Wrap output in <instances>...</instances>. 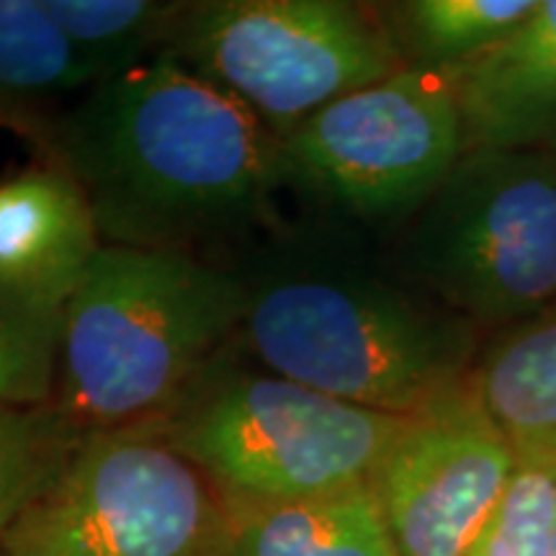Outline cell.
<instances>
[{
    "mask_svg": "<svg viewBox=\"0 0 556 556\" xmlns=\"http://www.w3.org/2000/svg\"><path fill=\"white\" fill-rule=\"evenodd\" d=\"M37 142L86 193L103 245L201 255L261 227L287 186L281 139L170 54L86 90Z\"/></svg>",
    "mask_w": 556,
    "mask_h": 556,
    "instance_id": "obj_1",
    "label": "cell"
},
{
    "mask_svg": "<svg viewBox=\"0 0 556 556\" xmlns=\"http://www.w3.org/2000/svg\"><path fill=\"white\" fill-rule=\"evenodd\" d=\"M238 345L351 405L415 415L471 377L484 336L336 235L274 238L238 268Z\"/></svg>",
    "mask_w": 556,
    "mask_h": 556,
    "instance_id": "obj_2",
    "label": "cell"
},
{
    "mask_svg": "<svg viewBox=\"0 0 556 556\" xmlns=\"http://www.w3.org/2000/svg\"><path fill=\"white\" fill-rule=\"evenodd\" d=\"M238 270L180 250L101 245L62 315L54 409L75 435L155 426L238 343Z\"/></svg>",
    "mask_w": 556,
    "mask_h": 556,
    "instance_id": "obj_3",
    "label": "cell"
},
{
    "mask_svg": "<svg viewBox=\"0 0 556 556\" xmlns=\"http://www.w3.org/2000/svg\"><path fill=\"white\" fill-rule=\"evenodd\" d=\"M405 420L268 371L235 343L150 428L235 516L371 486Z\"/></svg>",
    "mask_w": 556,
    "mask_h": 556,
    "instance_id": "obj_4",
    "label": "cell"
},
{
    "mask_svg": "<svg viewBox=\"0 0 556 556\" xmlns=\"http://www.w3.org/2000/svg\"><path fill=\"white\" fill-rule=\"evenodd\" d=\"M389 266L492 336L556 304V155L469 148L397 229Z\"/></svg>",
    "mask_w": 556,
    "mask_h": 556,
    "instance_id": "obj_5",
    "label": "cell"
},
{
    "mask_svg": "<svg viewBox=\"0 0 556 556\" xmlns=\"http://www.w3.org/2000/svg\"><path fill=\"white\" fill-rule=\"evenodd\" d=\"M165 54L235 96L274 135L405 70L377 5L348 0L186 3Z\"/></svg>",
    "mask_w": 556,
    "mask_h": 556,
    "instance_id": "obj_6",
    "label": "cell"
},
{
    "mask_svg": "<svg viewBox=\"0 0 556 556\" xmlns=\"http://www.w3.org/2000/svg\"><path fill=\"white\" fill-rule=\"evenodd\" d=\"M227 505L155 428L80 438L0 556H219Z\"/></svg>",
    "mask_w": 556,
    "mask_h": 556,
    "instance_id": "obj_7",
    "label": "cell"
},
{
    "mask_svg": "<svg viewBox=\"0 0 556 556\" xmlns=\"http://www.w3.org/2000/svg\"><path fill=\"white\" fill-rule=\"evenodd\" d=\"M469 150L451 75L405 67L345 93L281 142L287 186L348 222L400 229Z\"/></svg>",
    "mask_w": 556,
    "mask_h": 556,
    "instance_id": "obj_8",
    "label": "cell"
},
{
    "mask_svg": "<svg viewBox=\"0 0 556 556\" xmlns=\"http://www.w3.org/2000/svg\"><path fill=\"white\" fill-rule=\"evenodd\" d=\"M516 467V448L477 397L471 377L407 415L371 479L397 554H467Z\"/></svg>",
    "mask_w": 556,
    "mask_h": 556,
    "instance_id": "obj_9",
    "label": "cell"
},
{
    "mask_svg": "<svg viewBox=\"0 0 556 556\" xmlns=\"http://www.w3.org/2000/svg\"><path fill=\"white\" fill-rule=\"evenodd\" d=\"M101 245L86 193L58 163L0 184V287L65 307Z\"/></svg>",
    "mask_w": 556,
    "mask_h": 556,
    "instance_id": "obj_10",
    "label": "cell"
},
{
    "mask_svg": "<svg viewBox=\"0 0 556 556\" xmlns=\"http://www.w3.org/2000/svg\"><path fill=\"white\" fill-rule=\"evenodd\" d=\"M451 80L469 148L556 155V0H539L497 50Z\"/></svg>",
    "mask_w": 556,
    "mask_h": 556,
    "instance_id": "obj_11",
    "label": "cell"
},
{
    "mask_svg": "<svg viewBox=\"0 0 556 556\" xmlns=\"http://www.w3.org/2000/svg\"><path fill=\"white\" fill-rule=\"evenodd\" d=\"M471 387L518 458L556 462V304L486 336Z\"/></svg>",
    "mask_w": 556,
    "mask_h": 556,
    "instance_id": "obj_12",
    "label": "cell"
},
{
    "mask_svg": "<svg viewBox=\"0 0 556 556\" xmlns=\"http://www.w3.org/2000/svg\"><path fill=\"white\" fill-rule=\"evenodd\" d=\"M219 556H400L371 486L235 513Z\"/></svg>",
    "mask_w": 556,
    "mask_h": 556,
    "instance_id": "obj_13",
    "label": "cell"
},
{
    "mask_svg": "<svg viewBox=\"0 0 556 556\" xmlns=\"http://www.w3.org/2000/svg\"><path fill=\"white\" fill-rule=\"evenodd\" d=\"M90 88L45 0H0V124L37 139L62 99Z\"/></svg>",
    "mask_w": 556,
    "mask_h": 556,
    "instance_id": "obj_14",
    "label": "cell"
},
{
    "mask_svg": "<svg viewBox=\"0 0 556 556\" xmlns=\"http://www.w3.org/2000/svg\"><path fill=\"white\" fill-rule=\"evenodd\" d=\"M539 0H405L377 11L402 65L456 75L497 50Z\"/></svg>",
    "mask_w": 556,
    "mask_h": 556,
    "instance_id": "obj_15",
    "label": "cell"
},
{
    "mask_svg": "<svg viewBox=\"0 0 556 556\" xmlns=\"http://www.w3.org/2000/svg\"><path fill=\"white\" fill-rule=\"evenodd\" d=\"M93 86L165 54L186 3L173 0H45Z\"/></svg>",
    "mask_w": 556,
    "mask_h": 556,
    "instance_id": "obj_16",
    "label": "cell"
},
{
    "mask_svg": "<svg viewBox=\"0 0 556 556\" xmlns=\"http://www.w3.org/2000/svg\"><path fill=\"white\" fill-rule=\"evenodd\" d=\"M78 441L54 405L0 407V546Z\"/></svg>",
    "mask_w": 556,
    "mask_h": 556,
    "instance_id": "obj_17",
    "label": "cell"
},
{
    "mask_svg": "<svg viewBox=\"0 0 556 556\" xmlns=\"http://www.w3.org/2000/svg\"><path fill=\"white\" fill-rule=\"evenodd\" d=\"M65 307L0 287V407L52 405Z\"/></svg>",
    "mask_w": 556,
    "mask_h": 556,
    "instance_id": "obj_18",
    "label": "cell"
},
{
    "mask_svg": "<svg viewBox=\"0 0 556 556\" xmlns=\"http://www.w3.org/2000/svg\"><path fill=\"white\" fill-rule=\"evenodd\" d=\"M556 462L518 458L503 500L464 556H554Z\"/></svg>",
    "mask_w": 556,
    "mask_h": 556,
    "instance_id": "obj_19",
    "label": "cell"
},
{
    "mask_svg": "<svg viewBox=\"0 0 556 556\" xmlns=\"http://www.w3.org/2000/svg\"><path fill=\"white\" fill-rule=\"evenodd\" d=\"M554 556H556V544H554Z\"/></svg>",
    "mask_w": 556,
    "mask_h": 556,
    "instance_id": "obj_20",
    "label": "cell"
}]
</instances>
